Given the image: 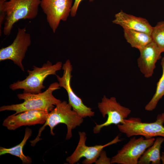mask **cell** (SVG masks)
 I'll use <instances>...</instances> for the list:
<instances>
[{
  "label": "cell",
  "mask_w": 164,
  "mask_h": 164,
  "mask_svg": "<svg viewBox=\"0 0 164 164\" xmlns=\"http://www.w3.org/2000/svg\"><path fill=\"white\" fill-rule=\"evenodd\" d=\"M0 0L6 14L3 32L11 33L14 25L21 19H32L37 15L40 0Z\"/></svg>",
  "instance_id": "obj_3"
},
{
  "label": "cell",
  "mask_w": 164,
  "mask_h": 164,
  "mask_svg": "<svg viewBox=\"0 0 164 164\" xmlns=\"http://www.w3.org/2000/svg\"><path fill=\"white\" fill-rule=\"evenodd\" d=\"M164 138L159 137L153 144L148 148L139 158L138 164H159L161 163L160 150Z\"/></svg>",
  "instance_id": "obj_15"
},
{
  "label": "cell",
  "mask_w": 164,
  "mask_h": 164,
  "mask_svg": "<svg viewBox=\"0 0 164 164\" xmlns=\"http://www.w3.org/2000/svg\"><path fill=\"white\" fill-rule=\"evenodd\" d=\"M79 140L78 145L73 153L67 157L66 161L69 164H73L77 162L82 158L85 159L83 161L84 164H91L95 163L103 149L108 146L121 141L119 135L112 140L104 145H97L87 146L86 145V134L84 132H79Z\"/></svg>",
  "instance_id": "obj_9"
},
{
  "label": "cell",
  "mask_w": 164,
  "mask_h": 164,
  "mask_svg": "<svg viewBox=\"0 0 164 164\" xmlns=\"http://www.w3.org/2000/svg\"><path fill=\"white\" fill-rule=\"evenodd\" d=\"M161 64L162 73L157 84L154 94L145 107V109L147 111H151L155 109L159 101L164 95V57L162 59Z\"/></svg>",
  "instance_id": "obj_18"
},
{
  "label": "cell",
  "mask_w": 164,
  "mask_h": 164,
  "mask_svg": "<svg viewBox=\"0 0 164 164\" xmlns=\"http://www.w3.org/2000/svg\"><path fill=\"white\" fill-rule=\"evenodd\" d=\"M63 74L62 77L56 75L60 87L64 88L67 92L68 97V103L73 110L83 118L93 116L94 112L92 108L85 105L81 99L74 92L71 85V73L73 67L70 61L66 60L63 65Z\"/></svg>",
  "instance_id": "obj_10"
},
{
  "label": "cell",
  "mask_w": 164,
  "mask_h": 164,
  "mask_svg": "<svg viewBox=\"0 0 164 164\" xmlns=\"http://www.w3.org/2000/svg\"><path fill=\"white\" fill-rule=\"evenodd\" d=\"M73 0H41L40 5L47 22L55 33L61 20H67L70 13Z\"/></svg>",
  "instance_id": "obj_11"
},
{
  "label": "cell",
  "mask_w": 164,
  "mask_h": 164,
  "mask_svg": "<svg viewBox=\"0 0 164 164\" xmlns=\"http://www.w3.org/2000/svg\"><path fill=\"white\" fill-rule=\"evenodd\" d=\"M139 50L140 55L137 60L138 67L145 78H149L153 74L156 63L161 58L162 52L153 41Z\"/></svg>",
  "instance_id": "obj_13"
},
{
  "label": "cell",
  "mask_w": 164,
  "mask_h": 164,
  "mask_svg": "<svg viewBox=\"0 0 164 164\" xmlns=\"http://www.w3.org/2000/svg\"><path fill=\"white\" fill-rule=\"evenodd\" d=\"M161 160L162 161V164H164V152H162V154L161 156Z\"/></svg>",
  "instance_id": "obj_22"
},
{
  "label": "cell",
  "mask_w": 164,
  "mask_h": 164,
  "mask_svg": "<svg viewBox=\"0 0 164 164\" xmlns=\"http://www.w3.org/2000/svg\"><path fill=\"white\" fill-rule=\"evenodd\" d=\"M99 156V159L97 160L96 164H111V159L107 157L105 151L103 150Z\"/></svg>",
  "instance_id": "obj_20"
},
{
  "label": "cell",
  "mask_w": 164,
  "mask_h": 164,
  "mask_svg": "<svg viewBox=\"0 0 164 164\" xmlns=\"http://www.w3.org/2000/svg\"><path fill=\"white\" fill-rule=\"evenodd\" d=\"M82 0H75L74 3L72 6L70 13L71 16L74 17L75 16L79 5ZM88 0L90 2H93L94 0Z\"/></svg>",
  "instance_id": "obj_21"
},
{
  "label": "cell",
  "mask_w": 164,
  "mask_h": 164,
  "mask_svg": "<svg viewBox=\"0 0 164 164\" xmlns=\"http://www.w3.org/2000/svg\"><path fill=\"white\" fill-rule=\"evenodd\" d=\"M124 37L131 46L139 50L152 41L151 36L147 33L132 30L124 29Z\"/></svg>",
  "instance_id": "obj_16"
},
{
  "label": "cell",
  "mask_w": 164,
  "mask_h": 164,
  "mask_svg": "<svg viewBox=\"0 0 164 164\" xmlns=\"http://www.w3.org/2000/svg\"><path fill=\"white\" fill-rule=\"evenodd\" d=\"M32 130L27 127L25 130L24 138L22 142L19 144L13 147L6 148L2 147H0V155L9 154L18 157L24 164H30L32 162L31 158L25 155L23 152V147L27 140L32 134Z\"/></svg>",
  "instance_id": "obj_17"
},
{
  "label": "cell",
  "mask_w": 164,
  "mask_h": 164,
  "mask_svg": "<svg viewBox=\"0 0 164 164\" xmlns=\"http://www.w3.org/2000/svg\"><path fill=\"white\" fill-rule=\"evenodd\" d=\"M113 23L118 25L124 29L143 32L151 35L153 27L145 19L128 14L121 10L115 15Z\"/></svg>",
  "instance_id": "obj_14"
},
{
  "label": "cell",
  "mask_w": 164,
  "mask_h": 164,
  "mask_svg": "<svg viewBox=\"0 0 164 164\" xmlns=\"http://www.w3.org/2000/svg\"><path fill=\"white\" fill-rule=\"evenodd\" d=\"M62 66L61 62H58L53 64L49 61L44 63L41 67L33 66L32 70H27L29 75L25 79L11 84L9 88L13 91L23 89L24 93H40L42 90L45 87L43 85L45 79L49 75H56L57 72L62 68Z\"/></svg>",
  "instance_id": "obj_4"
},
{
  "label": "cell",
  "mask_w": 164,
  "mask_h": 164,
  "mask_svg": "<svg viewBox=\"0 0 164 164\" xmlns=\"http://www.w3.org/2000/svg\"><path fill=\"white\" fill-rule=\"evenodd\" d=\"M155 140L153 137L146 139L142 136L138 138L134 136L112 157L111 163L138 164L141 156Z\"/></svg>",
  "instance_id": "obj_6"
},
{
  "label": "cell",
  "mask_w": 164,
  "mask_h": 164,
  "mask_svg": "<svg viewBox=\"0 0 164 164\" xmlns=\"http://www.w3.org/2000/svg\"><path fill=\"white\" fill-rule=\"evenodd\" d=\"M60 88L58 83L55 82L51 84L43 92L37 94L23 92L19 94L18 97L19 99L23 100V102L2 106L0 108V111H14L15 112L14 114L35 110H43L49 112L57 104L61 101L53 94L54 91Z\"/></svg>",
  "instance_id": "obj_1"
},
{
  "label": "cell",
  "mask_w": 164,
  "mask_h": 164,
  "mask_svg": "<svg viewBox=\"0 0 164 164\" xmlns=\"http://www.w3.org/2000/svg\"><path fill=\"white\" fill-rule=\"evenodd\" d=\"M98 107L103 117L104 118L107 115L108 117L104 123L96 124L93 129L94 134L100 132L103 127L123 123L131 112L130 109L118 102L115 97L108 98L105 95L103 96L101 101L98 103Z\"/></svg>",
  "instance_id": "obj_7"
},
{
  "label": "cell",
  "mask_w": 164,
  "mask_h": 164,
  "mask_svg": "<svg viewBox=\"0 0 164 164\" xmlns=\"http://www.w3.org/2000/svg\"><path fill=\"white\" fill-rule=\"evenodd\" d=\"M164 118L158 114L153 122H143L138 118L125 119L123 123L117 125L119 131L128 137L140 135L146 139L160 136L164 138Z\"/></svg>",
  "instance_id": "obj_5"
},
{
  "label": "cell",
  "mask_w": 164,
  "mask_h": 164,
  "mask_svg": "<svg viewBox=\"0 0 164 164\" xmlns=\"http://www.w3.org/2000/svg\"><path fill=\"white\" fill-rule=\"evenodd\" d=\"M48 113L45 111L35 110L13 114L4 120L2 125L9 130H14L23 126L44 124Z\"/></svg>",
  "instance_id": "obj_12"
},
{
  "label": "cell",
  "mask_w": 164,
  "mask_h": 164,
  "mask_svg": "<svg viewBox=\"0 0 164 164\" xmlns=\"http://www.w3.org/2000/svg\"><path fill=\"white\" fill-rule=\"evenodd\" d=\"M151 36L152 41L157 45L161 52H164V21L158 22L153 27Z\"/></svg>",
  "instance_id": "obj_19"
},
{
  "label": "cell",
  "mask_w": 164,
  "mask_h": 164,
  "mask_svg": "<svg viewBox=\"0 0 164 164\" xmlns=\"http://www.w3.org/2000/svg\"><path fill=\"white\" fill-rule=\"evenodd\" d=\"M162 117L164 118V113H163L161 114Z\"/></svg>",
  "instance_id": "obj_23"
},
{
  "label": "cell",
  "mask_w": 164,
  "mask_h": 164,
  "mask_svg": "<svg viewBox=\"0 0 164 164\" xmlns=\"http://www.w3.org/2000/svg\"><path fill=\"white\" fill-rule=\"evenodd\" d=\"M31 43V35L26 32V28H18L17 35L12 43L0 50V61L11 60L22 71H24L22 61Z\"/></svg>",
  "instance_id": "obj_8"
},
{
  "label": "cell",
  "mask_w": 164,
  "mask_h": 164,
  "mask_svg": "<svg viewBox=\"0 0 164 164\" xmlns=\"http://www.w3.org/2000/svg\"><path fill=\"white\" fill-rule=\"evenodd\" d=\"M83 121V118L72 109L70 104L66 101H61L49 112L46 120L43 125L39 130L38 135L33 140L30 141L31 145L35 146L41 139L40 137L45 127L48 126L50 133L54 135L53 130L55 127L60 123L65 124L67 128L66 139L69 140L72 137V130L80 126Z\"/></svg>",
  "instance_id": "obj_2"
}]
</instances>
